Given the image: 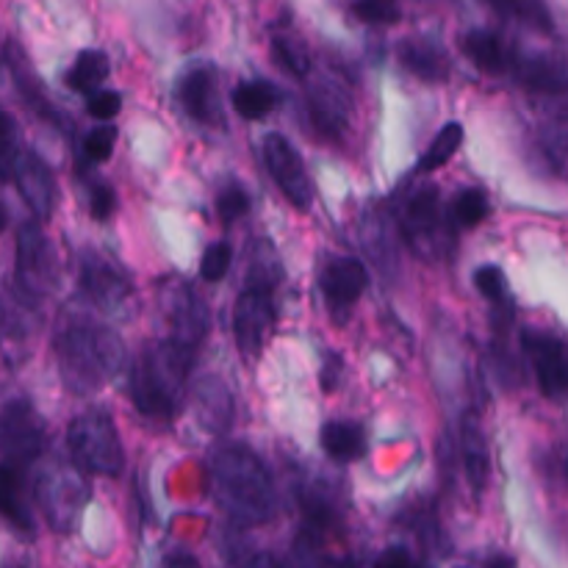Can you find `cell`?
Wrapping results in <instances>:
<instances>
[{
	"label": "cell",
	"instance_id": "cell-32",
	"mask_svg": "<svg viewBox=\"0 0 568 568\" xmlns=\"http://www.w3.org/2000/svg\"><path fill=\"white\" fill-rule=\"evenodd\" d=\"M247 211H250V197L239 183H231V186H225L220 194H216V214H220V220L225 222V225L242 220Z\"/></svg>",
	"mask_w": 568,
	"mask_h": 568
},
{
	"label": "cell",
	"instance_id": "cell-33",
	"mask_svg": "<svg viewBox=\"0 0 568 568\" xmlns=\"http://www.w3.org/2000/svg\"><path fill=\"white\" fill-rule=\"evenodd\" d=\"M231 261H233V250L227 247V244H211L209 250H205L203 261H200V275H203V281L209 283H216L222 281V277L227 275V270H231Z\"/></svg>",
	"mask_w": 568,
	"mask_h": 568
},
{
	"label": "cell",
	"instance_id": "cell-30",
	"mask_svg": "<svg viewBox=\"0 0 568 568\" xmlns=\"http://www.w3.org/2000/svg\"><path fill=\"white\" fill-rule=\"evenodd\" d=\"M272 55H275L277 64L294 78H305L311 70V59H308V50L292 37H275L272 39Z\"/></svg>",
	"mask_w": 568,
	"mask_h": 568
},
{
	"label": "cell",
	"instance_id": "cell-43",
	"mask_svg": "<svg viewBox=\"0 0 568 568\" xmlns=\"http://www.w3.org/2000/svg\"><path fill=\"white\" fill-rule=\"evenodd\" d=\"M488 568H516V560L508 558V555H497V558L488 564Z\"/></svg>",
	"mask_w": 568,
	"mask_h": 568
},
{
	"label": "cell",
	"instance_id": "cell-24",
	"mask_svg": "<svg viewBox=\"0 0 568 568\" xmlns=\"http://www.w3.org/2000/svg\"><path fill=\"white\" fill-rule=\"evenodd\" d=\"M109 78V59L100 50H83L64 75V83L78 94H89Z\"/></svg>",
	"mask_w": 568,
	"mask_h": 568
},
{
	"label": "cell",
	"instance_id": "cell-20",
	"mask_svg": "<svg viewBox=\"0 0 568 568\" xmlns=\"http://www.w3.org/2000/svg\"><path fill=\"white\" fill-rule=\"evenodd\" d=\"M194 403H197V416L203 422V427H209V430H225L231 425V392L216 377H205V381L197 383V388H194Z\"/></svg>",
	"mask_w": 568,
	"mask_h": 568
},
{
	"label": "cell",
	"instance_id": "cell-22",
	"mask_svg": "<svg viewBox=\"0 0 568 568\" xmlns=\"http://www.w3.org/2000/svg\"><path fill=\"white\" fill-rule=\"evenodd\" d=\"M322 449L338 464H353L366 453V433L355 422H327L322 427Z\"/></svg>",
	"mask_w": 568,
	"mask_h": 568
},
{
	"label": "cell",
	"instance_id": "cell-45",
	"mask_svg": "<svg viewBox=\"0 0 568 568\" xmlns=\"http://www.w3.org/2000/svg\"><path fill=\"white\" fill-rule=\"evenodd\" d=\"M6 225H9V214H6V209L0 205V233L6 231Z\"/></svg>",
	"mask_w": 568,
	"mask_h": 568
},
{
	"label": "cell",
	"instance_id": "cell-13",
	"mask_svg": "<svg viewBox=\"0 0 568 568\" xmlns=\"http://www.w3.org/2000/svg\"><path fill=\"white\" fill-rule=\"evenodd\" d=\"M161 305H164V316L172 327L170 342L197 349V342L205 333V308L197 294L183 283H175L161 292Z\"/></svg>",
	"mask_w": 568,
	"mask_h": 568
},
{
	"label": "cell",
	"instance_id": "cell-27",
	"mask_svg": "<svg viewBox=\"0 0 568 568\" xmlns=\"http://www.w3.org/2000/svg\"><path fill=\"white\" fill-rule=\"evenodd\" d=\"M460 144H464V125H460V122H449V125H444L442 131H438V136L430 142V148L425 150V155L419 159V166H416L419 175L436 172L438 166L447 164V161L458 153Z\"/></svg>",
	"mask_w": 568,
	"mask_h": 568
},
{
	"label": "cell",
	"instance_id": "cell-28",
	"mask_svg": "<svg viewBox=\"0 0 568 568\" xmlns=\"http://www.w3.org/2000/svg\"><path fill=\"white\" fill-rule=\"evenodd\" d=\"M491 205H488V194L483 189H464V192L455 197L449 216L458 227H477L488 216Z\"/></svg>",
	"mask_w": 568,
	"mask_h": 568
},
{
	"label": "cell",
	"instance_id": "cell-29",
	"mask_svg": "<svg viewBox=\"0 0 568 568\" xmlns=\"http://www.w3.org/2000/svg\"><path fill=\"white\" fill-rule=\"evenodd\" d=\"M22 155H26V150L20 144V131H17L14 120L9 114H0V181L14 178Z\"/></svg>",
	"mask_w": 568,
	"mask_h": 568
},
{
	"label": "cell",
	"instance_id": "cell-21",
	"mask_svg": "<svg viewBox=\"0 0 568 568\" xmlns=\"http://www.w3.org/2000/svg\"><path fill=\"white\" fill-rule=\"evenodd\" d=\"M460 458H464L466 480H469L471 491L483 494L488 486V447L486 436H483L480 425L475 419L464 422L460 430Z\"/></svg>",
	"mask_w": 568,
	"mask_h": 568
},
{
	"label": "cell",
	"instance_id": "cell-41",
	"mask_svg": "<svg viewBox=\"0 0 568 568\" xmlns=\"http://www.w3.org/2000/svg\"><path fill=\"white\" fill-rule=\"evenodd\" d=\"M338 369H342V361H338L333 353H327L325 369H322V388H325V392H333V388H336Z\"/></svg>",
	"mask_w": 568,
	"mask_h": 568
},
{
	"label": "cell",
	"instance_id": "cell-2",
	"mask_svg": "<svg viewBox=\"0 0 568 568\" xmlns=\"http://www.w3.org/2000/svg\"><path fill=\"white\" fill-rule=\"evenodd\" d=\"M194 364V349L175 342L144 349L131 372V397L150 419H172L183 405L186 377Z\"/></svg>",
	"mask_w": 568,
	"mask_h": 568
},
{
	"label": "cell",
	"instance_id": "cell-14",
	"mask_svg": "<svg viewBox=\"0 0 568 568\" xmlns=\"http://www.w3.org/2000/svg\"><path fill=\"white\" fill-rule=\"evenodd\" d=\"M308 111L311 122L322 136L338 139L349 125V111H353V100H349L347 89L333 78H320L308 87Z\"/></svg>",
	"mask_w": 568,
	"mask_h": 568
},
{
	"label": "cell",
	"instance_id": "cell-46",
	"mask_svg": "<svg viewBox=\"0 0 568 568\" xmlns=\"http://www.w3.org/2000/svg\"><path fill=\"white\" fill-rule=\"evenodd\" d=\"M414 568H422V566H416V564H414Z\"/></svg>",
	"mask_w": 568,
	"mask_h": 568
},
{
	"label": "cell",
	"instance_id": "cell-44",
	"mask_svg": "<svg viewBox=\"0 0 568 568\" xmlns=\"http://www.w3.org/2000/svg\"><path fill=\"white\" fill-rule=\"evenodd\" d=\"M244 568H272V564H270V558H255L253 564H247Z\"/></svg>",
	"mask_w": 568,
	"mask_h": 568
},
{
	"label": "cell",
	"instance_id": "cell-42",
	"mask_svg": "<svg viewBox=\"0 0 568 568\" xmlns=\"http://www.w3.org/2000/svg\"><path fill=\"white\" fill-rule=\"evenodd\" d=\"M164 568H200V564L189 552H175V555H170V558H166Z\"/></svg>",
	"mask_w": 568,
	"mask_h": 568
},
{
	"label": "cell",
	"instance_id": "cell-6",
	"mask_svg": "<svg viewBox=\"0 0 568 568\" xmlns=\"http://www.w3.org/2000/svg\"><path fill=\"white\" fill-rule=\"evenodd\" d=\"M403 233L410 247L425 258H438L444 247V214H442V192L433 183H419L403 203Z\"/></svg>",
	"mask_w": 568,
	"mask_h": 568
},
{
	"label": "cell",
	"instance_id": "cell-16",
	"mask_svg": "<svg viewBox=\"0 0 568 568\" xmlns=\"http://www.w3.org/2000/svg\"><path fill=\"white\" fill-rule=\"evenodd\" d=\"M14 181H17V189H20L22 200L28 203V209H31L39 220H48V216L53 214V200H55L53 175H50L48 164H44L39 155L26 153L14 170Z\"/></svg>",
	"mask_w": 568,
	"mask_h": 568
},
{
	"label": "cell",
	"instance_id": "cell-39",
	"mask_svg": "<svg viewBox=\"0 0 568 568\" xmlns=\"http://www.w3.org/2000/svg\"><path fill=\"white\" fill-rule=\"evenodd\" d=\"M120 109H122V94L109 92V89L89 98V114L98 116V120H103V122L114 120V116L120 114Z\"/></svg>",
	"mask_w": 568,
	"mask_h": 568
},
{
	"label": "cell",
	"instance_id": "cell-15",
	"mask_svg": "<svg viewBox=\"0 0 568 568\" xmlns=\"http://www.w3.org/2000/svg\"><path fill=\"white\" fill-rule=\"evenodd\" d=\"M81 286L100 308H116L131 294V283L120 266L98 253H87L81 258Z\"/></svg>",
	"mask_w": 568,
	"mask_h": 568
},
{
	"label": "cell",
	"instance_id": "cell-5",
	"mask_svg": "<svg viewBox=\"0 0 568 568\" xmlns=\"http://www.w3.org/2000/svg\"><path fill=\"white\" fill-rule=\"evenodd\" d=\"M33 494H37L39 510L55 532H70L89 505V486L81 469L59 464V460L42 466Z\"/></svg>",
	"mask_w": 568,
	"mask_h": 568
},
{
	"label": "cell",
	"instance_id": "cell-10",
	"mask_svg": "<svg viewBox=\"0 0 568 568\" xmlns=\"http://www.w3.org/2000/svg\"><path fill=\"white\" fill-rule=\"evenodd\" d=\"M272 325H275V305H272V292L266 288L250 286L242 297L236 300V311H233V336H236V347L242 349L247 358L264 349L266 338H270Z\"/></svg>",
	"mask_w": 568,
	"mask_h": 568
},
{
	"label": "cell",
	"instance_id": "cell-37",
	"mask_svg": "<svg viewBox=\"0 0 568 568\" xmlns=\"http://www.w3.org/2000/svg\"><path fill=\"white\" fill-rule=\"evenodd\" d=\"M494 9H497L499 14L519 17L521 22H530V26L541 28V31H549V28H552L549 11L544 9L541 3H494Z\"/></svg>",
	"mask_w": 568,
	"mask_h": 568
},
{
	"label": "cell",
	"instance_id": "cell-1",
	"mask_svg": "<svg viewBox=\"0 0 568 568\" xmlns=\"http://www.w3.org/2000/svg\"><path fill=\"white\" fill-rule=\"evenodd\" d=\"M214 499L239 527L264 525L275 514V486L270 471L244 447H225L211 464Z\"/></svg>",
	"mask_w": 568,
	"mask_h": 568
},
{
	"label": "cell",
	"instance_id": "cell-35",
	"mask_svg": "<svg viewBox=\"0 0 568 568\" xmlns=\"http://www.w3.org/2000/svg\"><path fill=\"white\" fill-rule=\"evenodd\" d=\"M353 14L361 17L364 22H375V26H392L403 17L399 6L386 3V0H364V3L353 6Z\"/></svg>",
	"mask_w": 568,
	"mask_h": 568
},
{
	"label": "cell",
	"instance_id": "cell-18",
	"mask_svg": "<svg viewBox=\"0 0 568 568\" xmlns=\"http://www.w3.org/2000/svg\"><path fill=\"white\" fill-rule=\"evenodd\" d=\"M399 61L419 81L438 83L447 81L449 75V61L444 55V50L436 48L433 42H425V39H405L399 44Z\"/></svg>",
	"mask_w": 568,
	"mask_h": 568
},
{
	"label": "cell",
	"instance_id": "cell-11",
	"mask_svg": "<svg viewBox=\"0 0 568 568\" xmlns=\"http://www.w3.org/2000/svg\"><path fill=\"white\" fill-rule=\"evenodd\" d=\"M369 275L361 261L349 258V255H331L320 270V288L327 300V308L336 316V322H344L355 303L364 294Z\"/></svg>",
	"mask_w": 568,
	"mask_h": 568
},
{
	"label": "cell",
	"instance_id": "cell-40",
	"mask_svg": "<svg viewBox=\"0 0 568 568\" xmlns=\"http://www.w3.org/2000/svg\"><path fill=\"white\" fill-rule=\"evenodd\" d=\"M377 568H414V560H410V555L405 549L397 547L383 552V558L377 560Z\"/></svg>",
	"mask_w": 568,
	"mask_h": 568
},
{
	"label": "cell",
	"instance_id": "cell-38",
	"mask_svg": "<svg viewBox=\"0 0 568 568\" xmlns=\"http://www.w3.org/2000/svg\"><path fill=\"white\" fill-rule=\"evenodd\" d=\"M114 209H116L114 189H111L109 183H94V186L89 189V211H92L94 220L100 222L111 220Z\"/></svg>",
	"mask_w": 568,
	"mask_h": 568
},
{
	"label": "cell",
	"instance_id": "cell-9",
	"mask_svg": "<svg viewBox=\"0 0 568 568\" xmlns=\"http://www.w3.org/2000/svg\"><path fill=\"white\" fill-rule=\"evenodd\" d=\"M264 164L270 170V175L275 178L277 186H281V192L297 209H308L311 200H314V183H311L308 170H305L300 153L283 133H266Z\"/></svg>",
	"mask_w": 568,
	"mask_h": 568
},
{
	"label": "cell",
	"instance_id": "cell-31",
	"mask_svg": "<svg viewBox=\"0 0 568 568\" xmlns=\"http://www.w3.org/2000/svg\"><path fill=\"white\" fill-rule=\"evenodd\" d=\"M521 81L538 92H560V87H564V75L547 61H527L521 67Z\"/></svg>",
	"mask_w": 568,
	"mask_h": 568
},
{
	"label": "cell",
	"instance_id": "cell-25",
	"mask_svg": "<svg viewBox=\"0 0 568 568\" xmlns=\"http://www.w3.org/2000/svg\"><path fill=\"white\" fill-rule=\"evenodd\" d=\"M0 514L14 521L22 530H31L33 521L22 499V475L17 466H0Z\"/></svg>",
	"mask_w": 568,
	"mask_h": 568
},
{
	"label": "cell",
	"instance_id": "cell-8",
	"mask_svg": "<svg viewBox=\"0 0 568 568\" xmlns=\"http://www.w3.org/2000/svg\"><path fill=\"white\" fill-rule=\"evenodd\" d=\"M55 281L50 244L37 222H26L17 233V283L28 297H42Z\"/></svg>",
	"mask_w": 568,
	"mask_h": 568
},
{
	"label": "cell",
	"instance_id": "cell-26",
	"mask_svg": "<svg viewBox=\"0 0 568 568\" xmlns=\"http://www.w3.org/2000/svg\"><path fill=\"white\" fill-rule=\"evenodd\" d=\"M272 568H349V564L322 555L320 532L303 530V536L297 538V544H294L292 552H288L281 564H275Z\"/></svg>",
	"mask_w": 568,
	"mask_h": 568
},
{
	"label": "cell",
	"instance_id": "cell-17",
	"mask_svg": "<svg viewBox=\"0 0 568 568\" xmlns=\"http://www.w3.org/2000/svg\"><path fill=\"white\" fill-rule=\"evenodd\" d=\"M183 109L197 122H216L220 116V94H216V72L214 67L197 64L181 78L178 87Z\"/></svg>",
	"mask_w": 568,
	"mask_h": 568
},
{
	"label": "cell",
	"instance_id": "cell-7",
	"mask_svg": "<svg viewBox=\"0 0 568 568\" xmlns=\"http://www.w3.org/2000/svg\"><path fill=\"white\" fill-rule=\"evenodd\" d=\"M44 447V427L26 399H14L0 410V455L9 466H26L39 458Z\"/></svg>",
	"mask_w": 568,
	"mask_h": 568
},
{
	"label": "cell",
	"instance_id": "cell-3",
	"mask_svg": "<svg viewBox=\"0 0 568 568\" xmlns=\"http://www.w3.org/2000/svg\"><path fill=\"white\" fill-rule=\"evenodd\" d=\"M122 358L125 349L120 338L92 322L67 325L59 333V369L75 394L98 392L105 386L122 366Z\"/></svg>",
	"mask_w": 568,
	"mask_h": 568
},
{
	"label": "cell",
	"instance_id": "cell-12",
	"mask_svg": "<svg viewBox=\"0 0 568 568\" xmlns=\"http://www.w3.org/2000/svg\"><path fill=\"white\" fill-rule=\"evenodd\" d=\"M521 347H525L527 358L536 366L538 383L541 392L549 397L568 392V349L560 338L549 336L541 331H527L521 336Z\"/></svg>",
	"mask_w": 568,
	"mask_h": 568
},
{
	"label": "cell",
	"instance_id": "cell-36",
	"mask_svg": "<svg viewBox=\"0 0 568 568\" xmlns=\"http://www.w3.org/2000/svg\"><path fill=\"white\" fill-rule=\"evenodd\" d=\"M475 286L491 303H503L505 294H508V281H505V272L499 266H480L475 272Z\"/></svg>",
	"mask_w": 568,
	"mask_h": 568
},
{
	"label": "cell",
	"instance_id": "cell-19",
	"mask_svg": "<svg viewBox=\"0 0 568 568\" xmlns=\"http://www.w3.org/2000/svg\"><path fill=\"white\" fill-rule=\"evenodd\" d=\"M460 50H464L466 59L477 70L488 72V75H499V72L508 70V50H505L503 39L494 31H486V28H477V31L466 33L460 39Z\"/></svg>",
	"mask_w": 568,
	"mask_h": 568
},
{
	"label": "cell",
	"instance_id": "cell-34",
	"mask_svg": "<svg viewBox=\"0 0 568 568\" xmlns=\"http://www.w3.org/2000/svg\"><path fill=\"white\" fill-rule=\"evenodd\" d=\"M114 144H116V128L105 122V125L94 128V131L89 133L87 142H83V150H87L89 161L100 164V161L111 159V153H114Z\"/></svg>",
	"mask_w": 568,
	"mask_h": 568
},
{
	"label": "cell",
	"instance_id": "cell-4",
	"mask_svg": "<svg viewBox=\"0 0 568 568\" xmlns=\"http://www.w3.org/2000/svg\"><path fill=\"white\" fill-rule=\"evenodd\" d=\"M67 447L78 469L92 475H120L125 464L114 422L103 410L78 416L67 430Z\"/></svg>",
	"mask_w": 568,
	"mask_h": 568
},
{
	"label": "cell",
	"instance_id": "cell-23",
	"mask_svg": "<svg viewBox=\"0 0 568 568\" xmlns=\"http://www.w3.org/2000/svg\"><path fill=\"white\" fill-rule=\"evenodd\" d=\"M277 105V89L270 81H244L233 92V109L244 120H264Z\"/></svg>",
	"mask_w": 568,
	"mask_h": 568
}]
</instances>
